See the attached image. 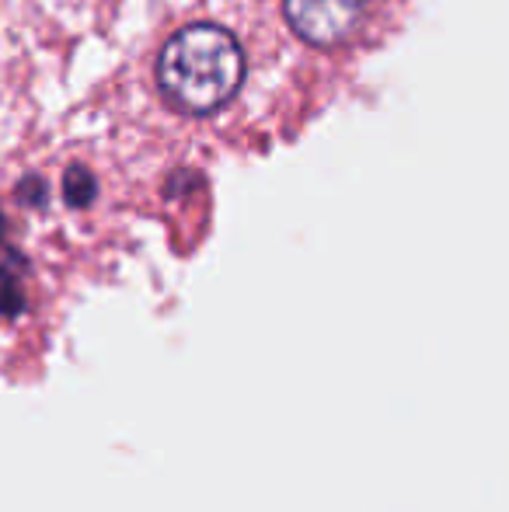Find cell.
<instances>
[{
	"mask_svg": "<svg viewBox=\"0 0 509 512\" xmlns=\"http://www.w3.org/2000/svg\"><path fill=\"white\" fill-rule=\"evenodd\" d=\"M245 81V49L213 21L185 25L157 56V88L185 115L220 112Z\"/></svg>",
	"mask_w": 509,
	"mask_h": 512,
	"instance_id": "cell-1",
	"label": "cell"
},
{
	"mask_svg": "<svg viewBox=\"0 0 509 512\" xmlns=\"http://www.w3.org/2000/svg\"><path fill=\"white\" fill-rule=\"evenodd\" d=\"M367 0H283L290 28L307 46L332 49L356 32Z\"/></svg>",
	"mask_w": 509,
	"mask_h": 512,
	"instance_id": "cell-2",
	"label": "cell"
},
{
	"mask_svg": "<svg viewBox=\"0 0 509 512\" xmlns=\"http://www.w3.org/2000/svg\"><path fill=\"white\" fill-rule=\"evenodd\" d=\"M25 258L0 244V317H18L25 310Z\"/></svg>",
	"mask_w": 509,
	"mask_h": 512,
	"instance_id": "cell-3",
	"label": "cell"
},
{
	"mask_svg": "<svg viewBox=\"0 0 509 512\" xmlns=\"http://www.w3.org/2000/svg\"><path fill=\"white\" fill-rule=\"evenodd\" d=\"M98 196V182L84 164H70L67 175H63V199L74 209H88Z\"/></svg>",
	"mask_w": 509,
	"mask_h": 512,
	"instance_id": "cell-4",
	"label": "cell"
},
{
	"mask_svg": "<svg viewBox=\"0 0 509 512\" xmlns=\"http://www.w3.org/2000/svg\"><path fill=\"white\" fill-rule=\"evenodd\" d=\"M18 199H21V203H28V206H42V203H46V182H42V178H35V175L21 178V182H18Z\"/></svg>",
	"mask_w": 509,
	"mask_h": 512,
	"instance_id": "cell-5",
	"label": "cell"
},
{
	"mask_svg": "<svg viewBox=\"0 0 509 512\" xmlns=\"http://www.w3.org/2000/svg\"><path fill=\"white\" fill-rule=\"evenodd\" d=\"M4 234H7V220H4V213H0V244H4Z\"/></svg>",
	"mask_w": 509,
	"mask_h": 512,
	"instance_id": "cell-6",
	"label": "cell"
}]
</instances>
